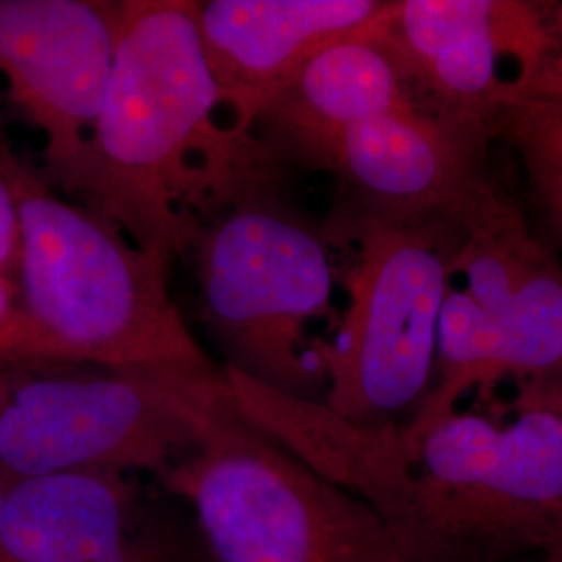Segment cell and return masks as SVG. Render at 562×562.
I'll return each mask as SVG.
<instances>
[{
    "label": "cell",
    "mask_w": 562,
    "mask_h": 562,
    "mask_svg": "<svg viewBox=\"0 0 562 562\" xmlns=\"http://www.w3.org/2000/svg\"><path fill=\"white\" fill-rule=\"evenodd\" d=\"M159 480L217 562H406L361 498L241 415L227 382L196 446Z\"/></svg>",
    "instance_id": "277c9868"
},
{
    "label": "cell",
    "mask_w": 562,
    "mask_h": 562,
    "mask_svg": "<svg viewBox=\"0 0 562 562\" xmlns=\"http://www.w3.org/2000/svg\"><path fill=\"white\" fill-rule=\"evenodd\" d=\"M459 234L440 315L436 383L417 419L436 423L457 413L473 385L506 373L562 371V259L529 225L521 206L483 178L452 215Z\"/></svg>",
    "instance_id": "5b68a950"
},
{
    "label": "cell",
    "mask_w": 562,
    "mask_h": 562,
    "mask_svg": "<svg viewBox=\"0 0 562 562\" xmlns=\"http://www.w3.org/2000/svg\"><path fill=\"white\" fill-rule=\"evenodd\" d=\"M543 25L554 50H562V2H543Z\"/></svg>",
    "instance_id": "d6986e66"
},
{
    "label": "cell",
    "mask_w": 562,
    "mask_h": 562,
    "mask_svg": "<svg viewBox=\"0 0 562 562\" xmlns=\"http://www.w3.org/2000/svg\"><path fill=\"white\" fill-rule=\"evenodd\" d=\"M223 392V373L13 378L0 413V477L11 483L67 471L159 477L196 446Z\"/></svg>",
    "instance_id": "ba28073f"
},
{
    "label": "cell",
    "mask_w": 562,
    "mask_h": 562,
    "mask_svg": "<svg viewBox=\"0 0 562 562\" xmlns=\"http://www.w3.org/2000/svg\"><path fill=\"white\" fill-rule=\"evenodd\" d=\"M117 30L120 2L0 0V115L41 134V176L55 190L99 117Z\"/></svg>",
    "instance_id": "30bf717a"
},
{
    "label": "cell",
    "mask_w": 562,
    "mask_h": 562,
    "mask_svg": "<svg viewBox=\"0 0 562 562\" xmlns=\"http://www.w3.org/2000/svg\"><path fill=\"white\" fill-rule=\"evenodd\" d=\"M9 367H11L9 362L0 359V413L9 401V394H11V387H13V373L9 371Z\"/></svg>",
    "instance_id": "44dd1931"
},
{
    "label": "cell",
    "mask_w": 562,
    "mask_h": 562,
    "mask_svg": "<svg viewBox=\"0 0 562 562\" xmlns=\"http://www.w3.org/2000/svg\"><path fill=\"white\" fill-rule=\"evenodd\" d=\"M20 223L9 188L0 178V278L18 283L20 276Z\"/></svg>",
    "instance_id": "e0dca14e"
},
{
    "label": "cell",
    "mask_w": 562,
    "mask_h": 562,
    "mask_svg": "<svg viewBox=\"0 0 562 562\" xmlns=\"http://www.w3.org/2000/svg\"><path fill=\"white\" fill-rule=\"evenodd\" d=\"M7 487H9V482H4V480L0 477V522H2V508H4V496H7Z\"/></svg>",
    "instance_id": "603a6c76"
},
{
    "label": "cell",
    "mask_w": 562,
    "mask_h": 562,
    "mask_svg": "<svg viewBox=\"0 0 562 562\" xmlns=\"http://www.w3.org/2000/svg\"><path fill=\"white\" fill-rule=\"evenodd\" d=\"M196 2L125 0L101 111L63 196L102 215L165 271L229 206L276 190V150L229 113Z\"/></svg>",
    "instance_id": "6da1fadb"
},
{
    "label": "cell",
    "mask_w": 562,
    "mask_h": 562,
    "mask_svg": "<svg viewBox=\"0 0 562 562\" xmlns=\"http://www.w3.org/2000/svg\"><path fill=\"white\" fill-rule=\"evenodd\" d=\"M501 136L515 148L531 201L562 252V104L510 97Z\"/></svg>",
    "instance_id": "9a60e30c"
},
{
    "label": "cell",
    "mask_w": 562,
    "mask_h": 562,
    "mask_svg": "<svg viewBox=\"0 0 562 562\" xmlns=\"http://www.w3.org/2000/svg\"><path fill=\"white\" fill-rule=\"evenodd\" d=\"M371 38L429 115L483 144L501 136L513 86L501 60H517L522 80L548 55L540 2L519 0L385 2Z\"/></svg>",
    "instance_id": "9c48e42d"
},
{
    "label": "cell",
    "mask_w": 562,
    "mask_h": 562,
    "mask_svg": "<svg viewBox=\"0 0 562 562\" xmlns=\"http://www.w3.org/2000/svg\"><path fill=\"white\" fill-rule=\"evenodd\" d=\"M355 244L348 306L334 340L319 344L323 402L357 425H387L431 387L443 301L450 290L452 222H387L348 213Z\"/></svg>",
    "instance_id": "52a82bcc"
},
{
    "label": "cell",
    "mask_w": 562,
    "mask_h": 562,
    "mask_svg": "<svg viewBox=\"0 0 562 562\" xmlns=\"http://www.w3.org/2000/svg\"><path fill=\"white\" fill-rule=\"evenodd\" d=\"M144 515L125 475L67 471L9 483L0 562H97Z\"/></svg>",
    "instance_id": "4fadbf2b"
},
{
    "label": "cell",
    "mask_w": 562,
    "mask_h": 562,
    "mask_svg": "<svg viewBox=\"0 0 562 562\" xmlns=\"http://www.w3.org/2000/svg\"><path fill=\"white\" fill-rule=\"evenodd\" d=\"M542 562H562V527L554 542L550 543V548L543 552Z\"/></svg>",
    "instance_id": "7402d4cb"
},
{
    "label": "cell",
    "mask_w": 562,
    "mask_h": 562,
    "mask_svg": "<svg viewBox=\"0 0 562 562\" xmlns=\"http://www.w3.org/2000/svg\"><path fill=\"white\" fill-rule=\"evenodd\" d=\"M20 301V288L11 280L0 278V329L11 319L15 306Z\"/></svg>",
    "instance_id": "ffe728a7"
},
{
    "label": "cell",
    "mask_w": 562,
    "mask_h": 562,
    "mask_svg": "<svg viewBox=\"0 0 562 562\" xmlns=\"http://www.w3.org/2000/svg\"><path fill=\"white\" fill-rule=\"evenodd\" d=\"M0 178L21 241L20 301L0 329L2 361L217 373L169 296V271L117 225L57 194L9 144L2 123Z\"/></svg>",
    "instance_id": "3957f363"
},
{
    "label": "cell",
    "mask_w": 562,
    "mask_h": 562,
    "mask_svg": "<svg viewBox=\"0 0 562 562\" xmlns=\"http://www.w3.org/2000/svg\"><path fill=\"white\" fill-rule=\"evenodd\" d=\"M202 315L227 364L299 398L325 390L319 344L306 338L334 294L322 236L276 196L252 194L211 223L192 248Z\"/></svg>",
    "instance_id": "8992f818"
},
{
    "label": "cell",
    "mask_w": 562,
    "mask_h": 562,
    "mask_svg": "<svg viewBox=\"0 0 562 562\" xmlns=\"http://www.w3.org/2000/svg\"><path fill=\"white\" fill-rule=\"evenodd\" d=\"M510 97H533L562 104V50L546 55L533 74L513 81Z\"/></svg>",
    "instance_id": "ac0fdd59"
},
{
    "label": "cell",
    "mask_w": 562,
    "mask_h": 562,
    "mask_svg": "<svg viewBox=\"0 0 562 562\" xmlns=\"http://www.w3.org/2000/svg\"><path fill=\"white\" fill-rule=\"evenodd\" d=\"M373 27L315 53L262 111L259 123L304 161L352 125L422 106Z\"/></svg>",
    "instance_id": "5bb4252c"
},
{
    "label": "cell",
    "mask_w": 562,
    "mask_h": 562,
    "mask_svg": "<svg viewBox=\"0 0 562 562\" xmlns=\"http://www.w3.org/2000/svg\"><path fill=\"white\" fill-rule=\"evenodd\" d=\"M344 490L382 521L406 562H510L562 527V411L498 425L452 413L429 427L369 425Z\"/></svg>",
    "instance_id": "7a4b0ae2"
},
{
    "label": "cell",
    "mask_w": 562,
    "mask_h": 562,
    "mask_svg": "<svg viewBox=\"0 0 562 562\" xmlns=\"http://www.w3.org/2000/svg\"><path fill=\"white\" fill-rule=\"evenodd\" d=\"M378 0H211L196 2L202 48L236 123L257 132L262 111L306 60L367 32Z\"/></svg>",
    "instance_id": "7c38bea8"
},
{
    "label": "cell",
    "mask_w": 562,
    "mask_h": 562,
    "mask_svg": "<svg viewBox=\"0 0 562 562\" xmlns=\"http://www.w3.org/2000/svg\"><path fill=\"white\" fill-rule=\"evenodd\" d=\"M97 562H217L201 531L180 519L142 515L127 538Z\"/></svg>",
    "instance_id": "2e32d148"
},
{
    "label": "cell",
    "mask_w": 562,
    "mask_h": 562,
    "mask_svg": "<svg viewBox=\"0 0 562 562\" xmlns=\"http://www.w3.org/2000/svg\"><path fill=\"white\" fill-rule=\"evenodd\" d=\"M485 146L423 106H411L344 130L306 162L340 180L352 201L350 213L387 222H450L487 176Z\"/></svg>",
    "instance_id": "8fae6325"
}]
</instances>
